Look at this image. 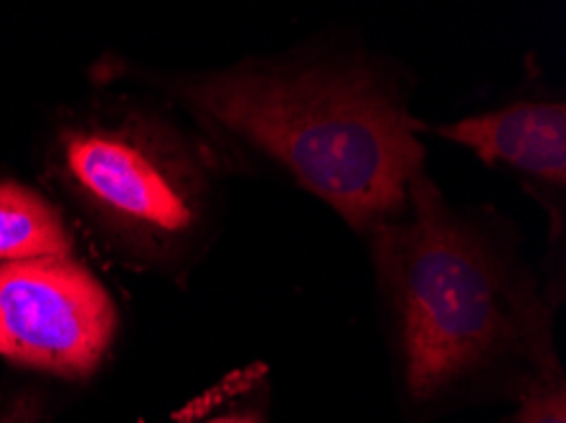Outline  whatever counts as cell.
<instances>
[{"instance_id":"cell-1","label":"cell","mask_w":566,"mask_h":423,"mask_svg":"<svg viewBox=\"0 0 566 423\" xmlns=\"http://www.w3.org/2000/svg\"><path fill=\"white\" fill-rule=\"evenodd\" d=\"M184 97L358 231L405 213L409 180L424 170L407 109L366 72L237 66L188 82Z\"/></svg>"},{"instance_id":"cell-2","label":"cell","mask_w":566,"mask_h":423,"mask_svg":"<svg viewBox=\"0 0 566 423\" xmlns=\"http://www.w3.org/2000/svg\"><path fill=\"white\" fill-rule=\"evenodd\" d=\"M374 256L399 317L415 399H432L460 381L511 335L501 264L448 209L424 170L409 180L405 213L374 229Z\"/></svg>"},{"instance_id":"cell-3","label":"cell","mask_w":566,"mask_h":423,"mask_svg":"<svg viewBox=\"0 0 566 423\" xmlns=\"http://www.w3.org/2000/svg\"><path fill=\"white\" fill-rule=\"evenodd\" d=\"M62 162L84 201L143 239H181L203 219L199 168L145 129H74L62 140Z\"/></svg>"},{"instance_id":"cell-4","label":"cell","mask_w":566,"mask_h":423,"mask_svg":"<svg viewBox=\"0 0 566 423\" xmlns=\"http://www.w3.org/2000/svg\"><path fill=\"white\" fill-rule=\"evenodd\" d=\"M117 332L105 284L72 256L0 264V356L62 376H87Z\"/></svg>"},{"instance_id":"cell-5","label":"cell","mask_w":566,"mask_h":423,"mask_svg":"<svg viewBox=\"0 0 566 423\" xmlns=\"http://www.w3.org/2000/svg\"><path fill=\"white\" fill-rule=\"evenodd\" d=\"M478 155L485 166H503L536 183L566 186V107L562 102H521L485 115L462 117L434 129Z\"/></svg>"},{"instance_id":"cell-6","label":"cell","mask_w":566,"mask_h":423,"mask_svg":"<svg viewBox=\"0 0 566 423\" xmlns=\"http://www.w3.org/2000/svg\"><path fill=\"white\" fill-rule=\"evenodd\" d=\"M72 236L44 195L15 180H0V264L69 256Z\"/></svg>"},{"instance_id":"cell-7","label":"cell","mask_w":566,"mask_h":423,"mask_svg":"<svg viewBox=\"0 0 566 423\" xmlns=\"http://www.w3.org/2000/svg\"><path fill=\"white\" fill-rule=\"evenodd\" d=\"M511 423H566L564 378L552 373L531 385Z\"/></svg>"},{"instance_id":"cell-8","label":"cell","mask_w":566,"mask_h":423,"mask_svg":"<svg viewBox=\"0 0 566 423\" xmlns=\"http://www.w3.org/2000/svg\"><path fill=\"white\" fill-rule=\"evenodd\" d=\"M206 423H260V419L250 416V413H237V416H219V419H211Z\"/></svg>"}]
</instances>
